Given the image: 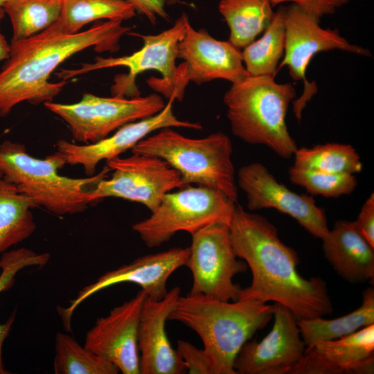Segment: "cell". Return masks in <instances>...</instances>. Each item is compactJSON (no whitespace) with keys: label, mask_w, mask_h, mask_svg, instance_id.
<instances>
[{"label":"cell","mask_w":374,"mask_h":374,"mask_svg":"<svg viewBox=\"0 0 374 374\" xmlns=\"http://www.w3.org/2000/svg\"><path fill=\"white\" fill-rule=\"evenodd\" d=\"M229 228L237 257L252 274L251 285L241 289L238 300L274 301L288 308L297 320L332 312L326 282L299 274L297 253L280 240L277 229L266 218L235 205Z\"/></svg>","instance_id":"1"},{"label":"cell","mask_w":374,"mask_h":374,"mask_svg":"<svg viewBox=\"0 0 374 374\" xmlns=\"http://www.w3.org/2000/svg\"><path fill=\"white\" fill-rule=\"evenodd\" d=\"M122 23L100 21L86 30L69 34L57 20L39 33L11 42L9 56L0 69V116H7L24 101L33 105L52 102L68 83L49 81L55 69L90 47L98 53L117 51L121 38L132 30Z\"/></svg>","instance_id":"2"},{"label":"cell","mask_w":374,"mask_h":374,"mask_svg":"<svg viewBox=\"0 0 374 374\" xmlns=\"http://www.w3.org/2000/svg\"><path fill=\"white\" fill-rule=\"evenodd\" d=\"M274 310V305L258 301L229 303L204 295H180L168 320L184 323L199 336L211 374H236L237 355L269 322Z\"/></svg>","instance_id":"3"},{"label":"cell","mask_w":374,"mask_h":374,"mask_svg":"<svg viewBox=\"0 0 374 374\" xmlns=\"http://www.w3.org/2000/svg\"><path fill=\"white\" fill-rule=\"evenodd\" d=\"M296 96L292 84H279L269 76L248 75L232 84L224 96L232 133L247 143L263 145L282 158H291L298 148L285 118Z\"/></svg>","instance_id":"4"},{"label":"cell","mask_w":374,"mask_h":374,"mask_svg":"<svg viewBox=\"0 0 374 374\" xmlns=\"http://www.w3.org/2000/svg\"><path fill=\"white\" fill-rule=\"evenodd\" d=\"M58 151L44 159L30 155L24 144L6 140L0 143V173L18 191L57 215L83 212L90 204L88 195L111 169L98 175L71 178L59 174L66 165Z\"/></svg>","instance_id":"5"},{"label":"cell","mask_w":374,"mask_h":374,"mask_svg":"<svg viewBox=\"0 0 374 374\" xmlns=\"http://www.w3.org/2000/svg\"><path fill=\"white\" fill-rule=\"evenodd\" d=\"M131 151L166 161L180 174L186 186L214 189L237 202L232 143L222 132L190 139L172 127H165L140 141Z\"/></svg>","instance_id":"6"},{"label":"cell","mask_w":374,"mask_h":374,"mask_svg":"<svg viewBox=\"0 0 374 374\" xmlns=\"http://www.w3.org/2000/svg\"><path fill=\"white\" fill-rule=\"evenodd\" d=\"M189 20L188 15L183 12L176 19L174 24L167 30L156 35H142L128 32L127 34L136 36L143 41V46L137 51L127 56L118 57H96L93 63L82 64L76 69H62L57 76L61 80H68L90 71L124 66L128 69L127 75H121L116 80L112 87L113 96L134 97L139 96L135 85L136 77L146 71H157L162 78H152L148 80L149 85L166 98H171L182 100L184 93L179 86L177 46L183 38Z\"/></svg>","instance_id":"7"},{"label":"cell","mask_w":374,"mask_h":374,"mask_svg":"<svg viewBox=\"0 0 374 374\" xmlns=\"http://www.w3.org/2000/svg\"><path fill=\"white\" fill-rule=\"evenodd\" d=\"M235 204L218 190L188 185L165 194L150 216L132 229L148 247H159L179 231L192 235L214 223L229 225Z\"/></svg>","instance_id":"8"},{"label":"cell","mask_w":374,"mask_h":374,"mask_svg":"<svg viewBox=\"0 0 374 374\" xmlns=\"http://www.w3.org/2000/svg\"><path fill=\"white\" fill-rule=\"evenodd\" d=\"M321 19L295 4L285 7V45L278 69L287 66L294 81H303V91L292 101L293 112L299 122L308 102L317 93L315 82L306 78V71L314 56L332 50L346 51L362 56H371L367 48L350 44L338 29L323 28Z\"/></svg>","instance_id":"9"},{"label":"cell","mask_w":374,"mask_h":374,"mask_svg":"<svg viewBox=\"0 0 374 374\" xmlns=\"http://www.w3.org/2000/svg\"><path fill=\"white\" fill-rule=\"evenodd\" d=\"M44 105L68 124L75 141L87 144L106 138L125 124L159 113L166 104L156 93L132 98L85 93L73 104L52 101Z\"/></svg>","instance_id":"10"},{"label":"cell","mask_w":374,"mask_h":374,"mask_svg":"<svg viewBox=\"0 0 374 374\" xmlns=\"http://www.w3.org/2000/svg\"><path fill=\"white\" fill-rule=\"evenodd\" d=\"M185 265L193 275L188 294L204 295L215 299L238 301L241 287L235 275L245 272L247 265L238 260L231 244L229 225L210 224L192 235Z\"/></svg>","instance_id":"11"},{"label":"cell","mask_w":374,"mask_h":374,"mask_svg":"<svg viewBox=\"0 0 374 374\" xmlns=\"http://www.w3.org/2000/svg\"><path fill=\"white\" fill-rule=\"evenodd\" d=\"M107 166L114 172L90 190L89 203L116 197L139 202L152 212L165 194L186 186L175 169L156 157L138 154L117 157L107 161Z\"/></svg>","instance_id":"12"},{"label":"cell","mask_w":374,"mask_h":374,"mask_svg":"<svg viewBox=\"0 0 374 374\" xmlns=\"http://www.w3.org/2000/svg\"><path fill=\"white\" fill-rule=\"evenodd\" d=\"M238 184L246 194L249 210L274 208L291 216L314 237L321 240L329 232L326 213L314 199L290 190L262 163L241 167Z\"/></svg>","instance_id":"13"},{"label":"cell","mask_w":374,"mask_h":374,"mask_svg":"<svg viewBox=\"0 0 374 374\" xmlns=\"http://www.w3.org/2000/svg\"><path fill=\"white\" fill-rule=\"evenodd\" d=\"M179 85L184 92L188 82L197 84L222 79L231 84L248 76L241 49L229 41L213 38L204 29L195 30L188 20L183 38L177 46Z\"/></svg>","instance_id":"14"},{"label":"cell","mask_w":374,"mask_h":374,"mask_svg":"<svg viewBox=\"0 0 374 374\" xmlns=\"http://www.w3.org/2000/svg\"><path fill=\"white\" fill-rule=\"evenodd\" d=\"M274 322L260 341H247L234 361L238 374H290L305 350L297 319L284 305L275 303Z\"/></svg>","instance_id":"15"},{"label":"cell","mask_w":374,"mask_h":374,"mask_svg":"<svg viewBox=\"0 0 374 374\" xmlns=\"http://www.w3.org/2000/svg\"><path fill=\"white\" fill-rule=\"evenodd\" d=\"M188 253L189 248H172L141 256L128 265L104 274L93 283L83 287L69 307H58L65 330L71 331V317L80 304L96 292L118 283L139 285L149 298L163 299L168 292V279L175 271L185 265Z\"/></svg>","instance_id":"16"},{"label":"cell","mask_w":374,"mask_h":374,"mask_svg":"<svg viewBox=\"0 0 374 374\" xmlns=\"http://www.w3.org/2000/svg\"><path fill=\"white\" fill-rule=\"evenodd\" d=\"M147 296L143 290L134 297L96 320L87 332L84 346L105 358L123 374L140 373L138 330Z\"/></svg>","instance_id":"17"},{"label":"cell","mask_w":374,"mask_h":374,"mask_svg":"<svg viewBox=\"0 0 374 374\" xmlns=\"http://www.w3.org/2000/svg\"><path fill=\"white\" fill-rule=\"evenodd\" d=\"M175 99L171 98L159 113L119 127L114 134L93 143L78 145L66 140L56 143L66 164L81 165L87 177L94 175L96 166L103 160L114 159L128 150H132L150 134L165 127L201 130L198 123L181 121L173 113Z\"/></svg>","instance_id":"18"},{"label":"cell","mask_w":374,"mask_h":374,"mask_svg":"<svg viewBox=\"0 0 374 374\" xmlns=\"http://www.w3.org/2000/svg\"><path fill=\"white\" fill-rule=\"evenodd\" d=\"M374 370V323L305 350L290 374H371Z\"/></svg>","instance_id":"19"},{"label":"cell","mask_w":374,"mask_h":374,"mask_svg":"<svg viewBox=\"0 0 374 374\" xmlns=\"http://www.w3.org/2000/svg\"><path fill=\"white\" fill-rule=\"evenodd\" d=\"M180 292V288L175 287L161 299L153 300L147 296L144 301L138 330L140 373L181 374L186 371L166 332V321Z\"/></svg>","instance_id":"20"},{"label":"cell","mask_w":374,"mask_h":374,"mask_svg":"<svg viewBox=\"0 0 374 374\" xmlns=\"http://www.w3.org/2000/svg\"><path fill=\"white\" fill-rule=\"evenodd\" d=\"M322 241L325 258L344 279L350 283L373 279L374 247L355 221H337Z\"/></svg>","instance_id":"21"},{"label":"cell","mask_w":374,"mask_h":374,"mask_svg":"<svg viewBox=\"0 0 374 374\" xmlns=\"http://www.w3.org/2000/svg\"><path fill=\"white\" fill-rule=\"evenodd\" d=\"M270 0H220L218 10L227 24L229 41L243 49L266 29L275 12Z\"/></svg>","instance_id":"22"},{"label":"cell","mask_w":374,"mask_h":374,"mask_svg":"<svg viewBox=\"0 0 374 374\" xmlns=\"http://www.w3.org/2000/svg\"><path fill=\"white\" fill-rule=\"evenodd\" d=\"M374 323V290L368 287L362 293L361 305L352 312L334 319L322 317L297 320L301 337L308 349L316 344L350 335Z\"/></svg>","instance_id":"23"},{"label":"cell","mask_w":374,"mask_h":374,"mask_svg":"<svg viewBox=\"0 0 374 374\" xmlns=\"http://www.w3.org/2000/svg\"><path fill=\"white\" fill-rule=\"evenodd\" d=\"M35 207L0 173V253L33 234L36 224L31 210Z\"/></svg>","instance_id":"24"},{"label":"cell","mask_w":374,"mask_h":374,"mask_svg":"<svg viewBox=\"0 0 374 374\" xmlns=\"http://www.w3.org/2000/svg\"><path fill=\"white\" fill-rule=\"evenodd\" d=\"M285 9L275 12L262 35L242 51L243 63L249 76L275 78L283 59L285 45Z\"/></svg>","instance_id":"25"},{"label":"cell","mask_w":374,"mask_h":374,"mask_svg":"<svg viewBox=\"0 0 374 374\" xmlns=\"http://www.w3.org/2000/svg\"><path fill=\"white\" fill-rule=\"evenodd\" d=\"M136 11L126 0H62L57 21L69 34L82 31L92 21L100 19L125 21L134 17Z\"/></svg>","instance_id":"26"},{"label":"cell","mask_w":374,"mask_h":374,"mask_svg":"<svg viewBox=\"0 0 374 374\" xmlns=\"http://www.w3.org/2000/svg\"><path fill=\"white\" fill-rule=\"evenodd\" d=\"M293 166L335 174L360 172L363 165L356 150L349 144L326 143L297 148Z\"/></svg>","instance_id":"27"},{"label":"cell","mask_w":374,"mask_h":374,"mask_svg":"<svg viewBox=\"0 0 374 374\" xmlns=\"http://www.w3.org/2000/svg\"><path fill=\"white\" fill-rule=\"evenodd\" d=\"M10 18L11 42L32 37L60 17L62 0H8L3 6Z\"/></svg>","instance_id":"28"},{"label":"cell","mask_w":374,"mask_h":374,"mask_svg":"<svg viewBox=\"0 0 374 374\" xmlns=\"http://www.w3.org/2000/svg\"><path fill=\"white\" fill-rule=\"evenodd\" d=\"M55 374H116L119 370L105 358L96 355L65 333L55 336Z\"/></svg>","instance_id":"29"},{"label":"cell","mask_w":374,"mask_h":374,"mask_svg":"<svg viewBox=\"0 0 374 374\" xmlns=\"http://www.w3.org/2000/svg\"><path fill=\"white\" fill-rule=\"evenodd\" d=\"M292 183L308 192L325 197L352 193L357 185L355 175L335 174L292 166L288 171Z\"/></svg>","instance_id":"30"},{"label":"cell","mask_w":374,"mask_h":374,"mask_svg":"<svg viewBox=\"0 0 374 374\" xmlns=\"http://www.w3.org/2000/svg\"><path fill=\"white\" fill-rule=\"evenodd\" d=\"M48 260V254H37L24 248L12 250L3 254L0 260V292L9 288L13 283L16 274L28 266L45 265ZM15 312L3 323H0V374L10 373L6 369L2 357V347L15 321Z\"/></svg>","instance_id":"31"},{"label":"cell","mask_w":374,"mask_h":374,"mask_svg":"<svg viewBox=\"0 0 374 374\" xmlns=\"http://www.w3.org/2000/svg\"><path fill=\"white\" fill-rule=\"evenodd\" d=\"M190 374H211L208 358L203 349H199L188 341L179 340L176 349Z\"/></svg>","instance_id":"32"},{"label":"cell","mask_w":374,"mask_h":374,"mask_svg":"<svg viewBox=\"0 0 374 374\" xmlns=\"http://www.w3.org/2000/svg\"><path fill=\"white\" fill-rule=\"evenodd\" d=\"M350 0H270L272 6L289 2L321 19L334 14L336 10L346 5Z\"/></svg>","instance_id":"33"},{"label":"cell","mask_w":374,"mask_h":374,"mask_svg":"<svg viewBox=\"0 0 374 374\" xmlns=\"http://www.w3.org/2000/svg\"><path fill=\"white\" fill-rule=\"evenodd\" d=\"M355 222L362 235L374 247V193L364 203Z\"/></svg>","instance_id":"34"},{"label":"cell","mask_w":374,"mask_h":374,"mask_svg":"<svg viewBox=\"0 0 374 374\" xmlns=\"http://www.w3.org/2000/svg\"><path fill=\"white\" fill-rule=\"evenodd\" d=\"M130 3L136 11L144 15L153 25L157 18L169 20V15L166 10L165 0H126Z\"/></svg>","instance_id":"35"},{"label":"cell","mask_w":374,"mask_h":374,"mask_svg":"<svg viewBox=\"0 0 374 374\" xmlns=\"http://www.w3.org/2000/svg\"><path fill=\"white\" fill-rule=\"evenodd\" d=\"M6 15L3 7H0V64L8 59L10 51V44L8 42L1 30V23Z\"/></svg>","instance_id":"36"},{"label":"cell","mask_w":374,"mask_h":374,"mask_svg":"<svg viewBox=\"0 0 374 374\" xmlns=\"http://www.w3.org/2000/svg\"><path fill=\"white\" fill-rule=\"evenodd\" d=\"M8 0H0V7H3Z\"/></svg>","instance_id":"37"}]
</instances>
